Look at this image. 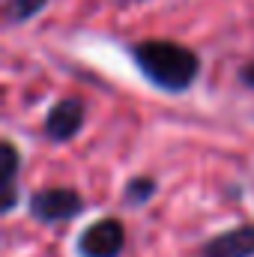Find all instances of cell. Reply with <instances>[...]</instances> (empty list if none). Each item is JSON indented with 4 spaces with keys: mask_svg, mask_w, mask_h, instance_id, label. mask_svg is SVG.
<instances>
[{
    "mask_svg": "<svg viewBox=\"0 0 254 257\" xmlns=\"http://www.w3.org/2000/svg\"><path fill=\"white\" fill-rule=\"evenodd\" d=\"M132 60L141 75L165 90V93H186L200 75V57L180 42L171 39H144L132 45Z\"/></svg>",
    "mask_w": 254,
    "mask_h": 257,
    "instance_id": "obj_1",
    "label": "cell"
},
{
    "mask_svg": "<svg viewBox=\"0 0 254 257\" xmlns=\"http://www.w3.org/2000/svg\"><path fill=\"white\" fill-rule=\"evenodd\" d=\"M78 212H84V197L69 186H51L30 194V215L42 224L69 221Z\"/></svg>",
    "mask_w": 254,
    "mask_h": 257,
    "instance_id": "obj_2",
    "label": "cell"
},
{
    "mask_svg": "<svg viewBox=\"0 0 254 257\" xmlns=\"http://www.w3.org/2000/svg\"><path fill=\"white\" fill-rule=\"evenodd\" d=\"M126 248V227L117 218H99L78 236L81 257H120Z\"/></svg>",
    "mask_w": 254,
    "mask_h": 257,
    "instance_id": "obj_3",
    "label": "cell"
},
{
    "mask_svg": "<svg viewBox=\"0 0 254 257\" xmlns=\"http://www.w3.org/2000/svg\"><path fill=\"white\" fill-rule=\"evenodd\" d=\"M84 117H87V111H84L81 99H60L45 117V135L54 144H66L84 128Z\"/></svg>",
    "mask_w": 254,
    "mask_h": 257,
    "instance_id": "obj_4",
    "label": "cell"
},
{
    "mask_svg": "<svg viewBox=\"0 0 254 257\" xmlns=\"http://www.w3.org/2000/svg\"><path fill=\"white\" fill-rule=\"evenodd\" d=\"M203 257H254V224H239L215 233L203 248Z\"/></svg>",
    "mask_w": 254,
    "mask_h": 257,
    "instance_id": "obj_5",
    "label": "cell"
},
{
    "mask_svg": "<svg viewBox=\"0 0 254 257\" xmlns=\"http://www.w3.org/2000/svg\"><path fill=\"white\" fill-rule=\"evenodd\" d=\"M0 150H3V194H6V200H3V212H12L15 203H18V186H15V180H18L21 156H18V150H15L12 141H3Z\"/></svg>",
    "mask_w": 254,
    "mask_h": 257,
    "instance_id": "obj_6",
    "label": "cell"
},
{
    "mask_svg": "<svg viewBox=\"0 0 254 257\" xmlns=\"http://www.w3.org/2000/svg\"><path fill=\"white\" fill-rule=\"evenodd\" d=\"M45 6H48V0H9L6 18H9V24H24V21L36 18Z\"/></svg>",
    "mask_w": 254,
    "mask_h": 257,
    "instance_id": "obj_7",
    "label": "cell"
},
{
    "mask_svg": "<svg viewBox=\"0 0 254 257\" xmlns=\"http://www.w3.org/2000/svg\"><path fill=\"white\" fill-rule=\"evenodd\" d=\"M156 194V180L153 177H135L126 186V203L129 206H144Z\"/></svg>",
    "mask_w": 254,
    "mask_h": 257,
    "instance_id": "obj_8",
    "label": "cell"
},
{
    "mask_svg": "<svg viewBox=\"0 0 254 257\" xmlns=\"http://www.w3.org/2000/svg\"><path fill=\"white\" fill-rule=\"evenodd\" d=\"M239 81H242L245 87H251V90H254V63H245L242 69H239Z\"/></svg>",
    "mask_w": 254,
    "mask_h": 257,
    "instance_id": "obj_9",
    "label": "cell"
}]
</instances>
